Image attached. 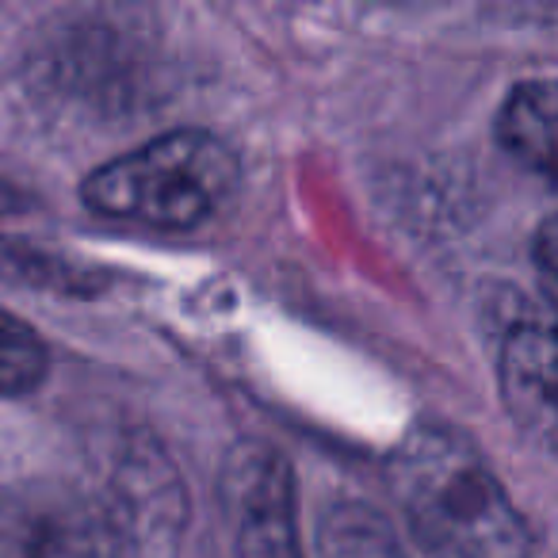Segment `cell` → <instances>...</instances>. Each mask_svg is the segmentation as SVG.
Returning a JSON list of instances; mask_svg holds the SVG:
<instances>
[{
    "mask_svg": "<svg viewBox=\"0 0 558 558\" xmlns=\"http://www.w3.org/2000/svg\"><path fill=\"white\" fill-rule=\"evenodd\" d=\"M12 203H16V192H12L9 184H0V210H9Z\"/></svg>",
    "mask_w": 558,
    "mask_h": 558,
    "instance_id": "9",
    "label": "cell"
},
{
    "mask_svg": "<svg viewBox=\"0 0 558 558\" xmlns=\"http://www.w3.org/2000/svg\"><path fill=\"white\" fill-rule=\"evenodd\" d=\"M535 256H539V283H543V295L550 303V283H555V226L543 222L539 226V241H535Z\"/></svg>",
    "mask_w": 558,
    "mask_h": 558,
    "instance_id": "8",
    "label": "cell"
},
{
    "mask_svg": "<svg viewBox=\"0 0 558 558\" xmlns=\"http://www.w3.org/2000/svg\"><path fill=\"white\" fill-rule=\"evenodd\" d=\"M501 395L520 433L543 451L555 448V326L547 314H520L501 333Z\"/></svg>",
    "mask_w": 558,
    "mask_h": 558,
    "instance_id": "5",
    "label": "cell"
},
{
    "mask_svg": "<svg viewBox=\"0 0 558 558\" xmlns=\"http://www.w3.org/2000/svg\"><path fill=\"white\" fill-rule=\"evenodd\" d=\"M390 489L428 558H532L535 532L482 451L444 421L417 425L390 456Z\"/></svg>",
    "mask_w": 558,
    "mask_h": 558,
    "instance_id": "1",
    "label": "cell"
},
{
    "mask_svg": "<svg viewBox=\"0 0 558 558\" xmlns=\"http://www.w3.org/2000/svg\"><path fill=\"white\" fill-rule=\"evenodd\" d=\"M497 142L512 161L550 177V157H555V85L550 81H527L512 88L497 116Z\"/></svg>",
    "mask_w": 558,
    "mask_h": 558,
    "instance_id": "6",
    "label": "cell"
},
{
    "mask_svg": "<svg viewBox=\"0 0 558 558\" xmlns=\"http://www.w3.org/2000/svg\"><path fill=\"white\" fill-rule=\"evenodd\" d=\"M230 497L238 517V558H306L291 466L276 451L253 448L238 459Z\"/></svg>",
    "mask_w": 558,
    "mask_h": 558,
    "instance_id": "4",
    "label": "cell"
},
{
    "mask_svg": "<svg viewBox=\"0 0 558 558\" xmlns=\"http://www.w3.org/2000/svg\"><path fill=\"white\" fill-rule=\"evenodd\" d=\"M47 375V349L39 333L16 318L0 311V395H27Z\"/></svg>",
    "mask_w": 558,
    "mask_h": 558,
    "instance_id": "7",
    "label": "cell"
},
{
    "mask_svg": "<svg viewBox=\"0 0 558 558\" xmlns=\"http://www.w3.org/2000/svg\"><path fill=\"white\" fill-rule=\"evenodd\" d=\"M238 184V157L210 131H169L88 172L81 184L96 215L154 230H192L207 222Z\"/></svg>",
    "mask_w": 558,
    "mask_h": 558,
    "instance_id": "2",
    "label": "cell"
},
{
    "mask_svg": "<svg viewBox=\"0 0 558 558\" xmlns=\"http://www.w3.org/2000/svg\"><path fill=\"white\" fill-rule=\"evenodd\" d=\"M0 558H131V539L85 486L35 478L0 494Z\"/></svg>",
    "mask_w": 558,
    "mask_h": 558,
    "instance_id": "3",
    "label": "cell"
}]
</instances>
